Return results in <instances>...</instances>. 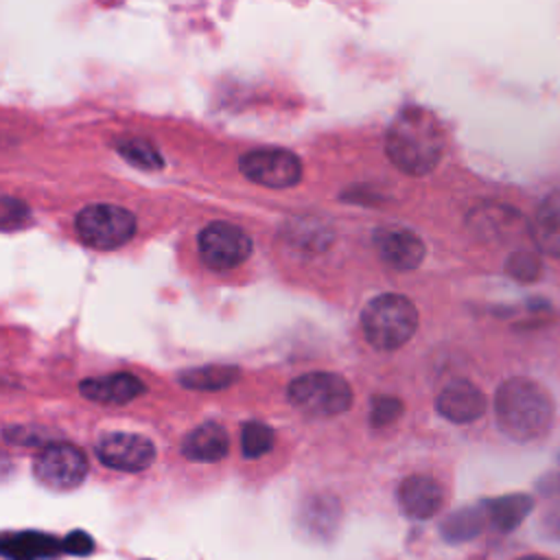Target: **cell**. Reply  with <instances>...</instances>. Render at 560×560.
I'll use <instances>...</instances> for the list:
<instances>
[{"label": "cell", "mask_w": 560, "mask_h": 560, "mask_svg": "<svg viewBox=\"0 0 560 560\" xmlns=\"http://www.w3.org/2000/svg\"><path fill=\"white\" fill-rule=\"evenodd\" d=\"M199 256L208 269L228 271L252 254V238L234 223L214 221L199 232Z\"/></svg>", "instance_id": "cell-6"}, {"label": "cell", "mask_w": 560, "mask_h": 560, "mask_svg": "<svg viewBox=\"0 0 560 560\" xmlns=\"http://www.w3.org/2000/svg\"><path fill=\"white\" fill-rule=\"evenodd\" d=\"M361 328L376 350H396L405 346L418 328L416 304L400 293L376 295L361 313Z\"/></svg>", "instance_id": "cell-3"}, {"label": "cell", "mask_w": 560, "mask_h": 560, "mask_svg": "<svg viewBox=\"0 0 560 560\" xmlns=\"http://www.w3.org/2000/svg\"><path fill=\"white\" fill-rule=\"evenodd\" d=\"M96 457L114 470L140 472L153 464L155 446L149 438L140 433L112 431L98 440Z\"/></svg>", "instance_id": "cell-9"}, {"label": "cell", "mask_w": 560, "mask_h": 560, "mask_svg": "<svg viewBox=\"0 0 560 560\" xmlns=\"http://www.w3.org/2000/svg\"><path fill=\"white\" fill-rule=\"evenodd\" d=\"M33 472L37 481L50 490H72L85 479L88 459L81 448L55 442L35 455Z\"/></svg>", "instance_id": "cell-7"}, {"label": "cell", "mask_w": 560, "mask_h": 560, "mask_svg": "<svg viewBox=\"0 0 560 560\" xmlns=\"http://www.w3.org/2000/svg\"><path fill=\"white\" fill-rule=\"evenodd\" d=\"M241 378L238 368L234 365H203V368H190L177 374L179 385L188 389L199 392H217L234 385Z\"/></svg>", "instance_id": "cell-18"}, {"label": "cell", "mask_w": 560, "mask_h": 560, "mask_svg": "<svg viewBox=\"0 0 560 560\" xmlns=\"http://www.w3.org/2000/svg\"><path fill=\"white\" fill-rule=\"evenodd\" d=\"M376 249L381 258L400 271L420 267L424 260L422 238L407 228H385L376 234Z\"/></svg>", "instance_id": "cell-11"}, {"label": "cell", "mask_w": 560, "mask_h": 560, "mask_svg": "<svg viewBox=\"0 0 560 560\" xmlns=\"http://www.w3.org/2000/svg\"><path fill=\"white\" fill-rule=\"evenodd\" d=\"M0 547L9 560H39L59 553V549H63V542L39 532H24L4 536Z\"/></svg>", "instance_id": "cell-17"}, {"label": "cell", "mask_w": 560, "mask_h": 560, "mask_svg": "<svg viewBox=\"0 0 560 560\" xmlns=\"http://www.w3.org/2000/svg\"><path fill=\"white\" fill-rule=\"evenodd\" d=\"M28 217V210L22 201L13 197H2V228L13 230Z\"/></svg>", "instance_id": "cell-24"}, {"label": "cell", "mask_w": 560, "mask_h": 560, "mask_svg": "<svg viewBox=\"0 0 560 560\" xmlns=\"http://www.w3.org/2000/svg\"><path fill=\"white\" fill-rule=\"evenodd\" d=\"M116 149H118V153H120L129 164H133L136 168H142V171H158V168L164 166L160 151H158L149 140H142V138H122V140L116 142Z\"/></svg>", "instance_id": "cell-20"}, {"label": "cell", "mask_w": 560, "mask_h": 560, "mask_svg": "<svg viewBox=\"0 0 560 560\" xmlns=\"http://www.w3.org/2000/svg\"><path fill=\"white\" fill-rule=\"evenodd\" d=\"M273 442H276V435H273L269 424L258 422V420H252V422L243 424L241 448H243L245 457L256 459V457L269 453L273 448Z\"/></svg>", "instance_id": "cell-21"}, {"label": "cell", "mask_w": 560, "mask_h": 560, "mask_svg": "<svg viewBox=\"0 0 560 560\" xmlns=\"http://www.w3.org/2000/svg\"><path fill=\"white\" fill-rule=\"evenodd\" d=\"M486 510V518L488 523L499 529V532H510L514 527H518L525 516L529 514L534 501L529 494H503L490 501L481 503Z\"/></svg>", "instance_id": "cell-16"}, {"label": "cell", "mask_w": 560, "mask_h": 560, "mask_svg": "<svg viewBox=\"0 0 560 560\" xmlns=\"http://www.w3.org/2000/svg\"><path fill=\"white\" fill-rule=\"evenodd\" d=\"M486 523L488 518L483 505H468L444 518L442 536L451 542H464L479 536Z\"/></svg>", "instance_id": "cell-19"}, {"label": "cell", "mask_w": 560, "mask_h": 560, "mask_svg": "<svg viewBox=\"0 0 560 560\" xmlns=\"http://www.w3.org/2000/svg\"><path fill=\"white\" fill-rule=\"evenodd\" d=\"M521 560H549V558H542V556H525Z\"/></svg>", "instance_id": "cell-27"}, {"label": "cell", "mask_w": 560, "mask_h": 560, "mask_svg": "<svg viewBox=\"0 0 560 560\" xmlns=\"http://www.w3.org/2000/svg\"><path fill=\"white\" fill-rule=\"evenodd\" d=\"M542 527L549 536L558 538L560 540V503L549 508L545 514H542Z\"/></svg>", "instance_id": "cell-26"}, {"label": "cell", "mask_w": 560, "mask_h": 560, "mask_svg": "<svg viewBox=\"0 0 560 560\" xmlns=\"http://www.w3.org/2000/svg\"><path fill=\"white\" fill-rule=\"evenodd\" d=\"M79 238L94 249H118L136 234V217L114 203H92L77 214Z\"/></svg>", "instance_id": "cell-5"}, {"label": "cell", "mask_w": 560, "mask_h": 560, "mask_svg": "<svg viewBox=\"0 0 560 560\" xmlns=\"http://www.w3.org/2000/svg\"><path fill=\"white\" fill-rule=\"evenodd\" d=\"M400 510L409 518H431L444 503L442 486L429 475H411L398 488Z\"/></svg>", "instance_id": "cell-12"}, {"label": "cell", "mask_w": 560, "mask_h": 560, "mask_svg": "<svg viewBox=\"0 0 560 560\" xmlns=\"http://www.w3.org/2000/svg\"><path fill=\"white\" fill-rule=\"evenodd\" d=\"M385 151L396 168L420 177L431 173L444 153V131L424 107H405L387 127Z\"/></svg>", "instance_id": "cell-1"}, {"label": "cell", "mask_w": 560, "mask_h": 560, "mask_svg": "<svg viewBox=\"0 0 560 560\" xmlns=\"http://www.w3.org/2000/svg\"><path fill=\"white\" fill-rule=\"evenodd\" d=\"M287 394L295 409L313 418H330L348 411L352 405L350 383L332 372H311L298 376L291 381Z\"/></svg>", "instance_id": "cell-4"}, {"label": "cell", "mask_w": 560, "mask_h": 560, "mask_svg": "<svg viewBox=\"0 0 560 560\" xmlns=\"http://www.w3.org/2000/svg\"><path fill=\"white\" fill-rule=\"evenodd\" d=\"M228 433L217 422L199 424L182 442V453L190 462H219L228 455Z\"/></svg>", "instance_id": "cell-14"}, {"label": "cell", "mask_w": 560, "mask_h": 560, "mask_svg": "<svg viewBox=\"0 0 560 560\" xmlns=\"http://www.w3.org/2000/svg\"><path fill=\"white\" fill-rule=\"evenodd\" d=\"M79 392L101 405H127L129 400L138 398L144 392V385L138 376L129 372H116V374H105V376H94L85 378L79 385Z\"/></svg>", "instance_id": "cell-13"}, {"label": "cell", "mask_w": 560, "mask_h": 560, "mask_svg": "<svg viewBox=\"0 0 560 560\" xmlns=\"http://www.w3.org/2000/svg\"><path fill=\"white\" fill-rule=\"evenodd\" d=\"M241 173L260 186L267 188H289L295 186L302 177V162L300 158L280 147H265L245 153L238 162Z\"/></svg>", "instance_id": "cell-8"}, {"label": "cell", "mask_w": 560, "mask_h": 560, "mask_svg": "<svg viewBox=\"0 0 560 560\" xmlns=\"http://www.w3.org/2000/svg\"><path fill=\"white\" fill-rule=\"evenodd\" d=\"M532 238L542 254L560 258V192L547 195L536 208Z\"/></svg>", "instance_id": "cell-15"}, {"label": "cell", "mask_w": 560, "mask_h": 560, "mask_svg": "<svg viewBox=\"0 0 560 560\" xmlns=\"http://www.w3.org/2000/svg\"><path fill=\"white\" fill-rule=\"evenodd\" d=\"M94 549V540L85 534V532H72L66 540H63V551L68 553H77V556H85Z\"/></svg>", "instance_id": "cell-25"}, {"label": "cell", "mask_w": 560, "mask_h": 560, "mask_svg": "<svg viewBox=\"0 0 560 560\" xmlns=\"http://www.w3.org/2000/svg\"><path fill=\"white\" fill-rule=\"evenodd\" d=\"M505 271L510 278L518 280V282H536L540 278L542 265L534 252L518 249V252L510 254V258L505 262Z\"/></svg>", "instance_id": "cell-22"}, {"label": "cell", "mask_w": 560, "mask_h": 560, "mask_svg": "<svg viewBox=\"0 0 560 560\" xmlns=\"http://www.w3.org/2000/svg\"><path fill=\"white\" fill-rule=\"evenodd\" d=\"M435 407L446 420L455 424H466L477 420L486 411V396L470 381L457 378L438 394Z\"/></svg>", "instance_id": "cell-10"}, {"label": "cell", "mask_w": 560, "mask_h": 560, "mask_svg": "<svg viewBox=\"0 0 560 560\" xmlns=\"http://www.w3.org/2000/svg\"><path fill=\"white\" fill-rule=\"evenodd\" d=\"M494 411L499 429L508 438L516 442H532L549 431L553 402L542 385L532 378L514 376L499 385Z\"/></svg>", "instance_id": "cell-2"}, {"label": "cell", "mask_w": 560, "mask_h": 560, "mask_svg": "<svg viewBox=\"0 0 560 560\" xmlns=\"http://www.w3.org/2000/svg\"><path fill=\"white\" fill-rule=\"evenodd\" d=\"M402 402L394 396H376L372 400V411H370V422L372 427H387L398 420L402 413Z\"/></svg>", "instance_id": "cell-23"}]
</instances>
